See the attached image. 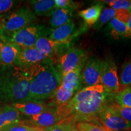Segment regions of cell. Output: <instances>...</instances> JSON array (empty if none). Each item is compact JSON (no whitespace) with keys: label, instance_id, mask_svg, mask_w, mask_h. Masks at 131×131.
Wrapping results in <instances>:
<instances>
[{"label":"cell","instance_id":"1","mask_svg":"<svg viewBox=\"0 0 131 131\" xmlns=\"http://www.w3.org/2000/svg\"><path fill=\"white\" fill-rule=\"evenodd\" d=\"M101 84L85 87L74 95L68 102L56 107L61 117L69 118L77 123H96V118L101 109L107 104L112 96Z\"/></svg>","mask_w":131,"mask_h":131},{"label":"cell","instance_id":"2","mask_svg":"<svg viewBox=\"0 0 131 131\" xmlns=\"http://www.w3.org/2000/svg\"><path fill=\"white\" fill-rule=\"evenodd\" d=\"M35 66H0V100L11 104L29 101V87Z\"/></svg>","mask_w":131,"mask_h":131},{"label":"cell","instance_id":"3","mask_svg":"<svg viewBox=\"0 0 131 131\" xmlns=\"http://www.w3.org/2000/svg\"><path fill=\"white\" fill-rule=\"evenodd\" d=\"M61 80V73L54 62L36 65L29 87V101H44L51 98Z\"/></svg>","mask_w":131,"mask_h":131},{"label":"cell","instance_id":"4","mask_svg":"<svg viewBox=\"0 0 131 131\" xmlns=\"http://www.w3.org/2000/svg\"><path fill=\"white\" fill-rule=\"evenodd\" d=\"M35 19V15L26 6L4 15L0 24V41L7 42L13 34L32 24Z\"/></svg>","mask_w":131,"mask_h":131},{"label":"cell","instance_id":"5","mask_svg":"<svg viewBox=\"0 0 131 131\" xmlns=\"http://www.w3.org/2000/svg\"><path fill=\"white\" fill-rule=\"evenodd\" d=\"M84 66H80L62 77L61 84L51 98V101L48 103L49 105L54 107L63 105L80 91L82 86L81 72Z\"/></svg>","mask_w":131,"mask_h":131},{"label":"cell","instance_id":"6","mask_svg":"<svg viewBox=\"0 0 131 131\" xmlns=\"http://www.w3.org/2000/svg\"><path fill=\"white\" fill-rule=\"evenodd\" d=\"M51 30L45 26L31 24L13 34L7 42L15 44L21 48L34 47L40 37L49 35Z\"/></svg>","mask_w":131,"mask_h":131},{"label":"cell","instance_id":"7","mask_svg":"<svg viewBox=\"0 0 131 131\" xmlns=\"http://www.w3.org/2000/svg\"><path fill=\"white\" fill-rule=\"evenodd\" d=\"M87 60L86 52L77 47H70L58 59L57 67L63 77L80 66L84 65Z\"/></svg>","mask_w":131,"mask_h":131},{"label":"cell","instance_id":"8","mask_svg":"<svg viewBox=\"0 0 131 131\" xmlns=\"http://www.w3.org/2000/svg\"><path fill=\"white\" fill-rule=\"evenodd\" d=\"M109 104V103H108ZM106 104L98 114L96 123L107 131H120L131 128V122H127Z\"/></svg>","mask_w":131,"mask_h":131},{"label":"cell","instance_id":"9","mask_svg":"<svg viewBox=\"0 0 131 131\" xmlns=\"http://www.w3.org/2000/svg\"><path fill=\"white\" fill-rule=\"evenodd\" d=\"M101 85L105 91L111 95L120 91V84L117 73V68L113 60L107 59L103 61L101 74Z\"/></svg>","mask_w":131,"mask_h":131},{"label":"cell","instance_id":"10","mask_svg":"<svg viewBox=\"0 0 131 131\" xmlns=\"http://www.w3.org/2000/svg\"><path fill=\"white\" fill-rule=\"evenodd\" d=\"M54 62L41 52L34 47L21 48L15 65L21 67H30Z\"/></svg>","mask_w":131,"mask_h":131},{"label":"cell","instance_id":"11","mask_svg":"<svg viewBox=\"0 0 131 131\" xmlns=\"http://www.w3.org/2000/svg\"><path fill=\"white\" fill-rule=\"evenodd\" d=\"M103 61L99 58L90 60L85 63L81 72L82 84L86 87L101 84V74Z\"/></svg>","mask_w":131,"mask_h":131},{"label":"cell","instance_id":"12","mask_svg":"<svg viewBox=\"0 0 131 131\" xmlns=\"http://www.w3.org/2000/svg\"><path fill=\"white\" fill-rule=\"evenodd\" d=\"M63 119L56 107H51L37 115L31 117L27 121H22L24 123L33 127L46 129L53 126Z\"/></svg>","mask_w":131,"mask_h":131},{"label":"cell","instance_id":"13","mask_svg":"<svg viewBox=\"0 0 131 131\" xmlns=\"http://www.w3.org/2000/svg\"><path fill=\"white\" fill-rule=\"evenodd\" d=\"M69 45L70 44L52 40L49 37H41L36 42L35 47L54 61L55 57L62 53L66 49H69Z\"/></svg>","mask_w":131,"mask_h":131},{"label":"cell","instance_id":"14","mask_svg":"<svg viewBox=\"0 0 131 131\" xmlns=\"http://www.w3.org/2000/svg\"><path fill=\"white\" fill-rule=\"evenodd\" d=\"M77 35L76 26L74 23L70 21L58 28L52 29L49 38L55 41L70 44Z\"/></svg>","mask_w":131,"mask_h":131},{"label":"cell","instance_id":"15","mask_svg":"<svg viewBox=\"0 0 131 131\" xmlns=\"http://www.w3.org/2000/svg\"><path fill=\"white\" fill-rule=\"evenodd\" d=\"M11 106L17 109L21 114L30 117L37 115L52 107L44 101H35L12 103Z\"/></svg>","mask_w":131,"mask_h":131},{"label":"cell","instance_id":"16","mask_svg":"<svg viewBox=\"0 0 131 131\" xmlns=\"http://www.w3.org/2000/svg\"><path fill=\"white\" fill-rule=\"evenodd\" d=\"M21 47L10 42H3L0 53V66L15 65Z\"/></svg>","mask_w":131,"mask_h":131},{"label":"cell","instance_id":"17","mask_svg":"<svg viewBox=\"0 0 131 131\" xmlns=\"http://www.w3.org/2000/svg\"><path fill=\"white\" fill-rule=\"evenodd\" d=\"M30 4L32 12L38 16H50L57 9L55 0H33Z\"/></svg>","mask_w":131,"mask_h":131},{"label":"cell","instance_id":"18","mask_svg":"<svg viewBox=\"0 0 131 131\" xmlns=\"http://www.w3.org/2000/svg\"><path fill=\"white\" fill-rule=\"evenodd\" d=\"M72 12L61 8H57L50 16L49 24L51 29H55L70 22L72 18Z\"/></svg>","mask_w":131,"mask_h":131},{"label":"cell","instance_id":"19","mask_svg":"<svg viewBox=\"0 0 131 131\" xmlns=\"http://www.w3.org/2000/svg\"><path fill=\"white\" fill-rule=\"evenodd\" d=\"M103 5L98 3L94 6L79 12V15L88 26L95 25L100 15Z\"/></svg>","mask_w":131,"mask_h":131},{"label":"cell","instance_id":"20","mask_svg":"<svg viewBox=\"0 0 131 131\" xmlns=\"http://www.w3.org/2000/svg\"><path fill=\"white\" fill-rule=\"evenodd\" d=\"M21 114L11 105L0 106V120L5 125L21 122Z\"/></svg>","mask_w":131,"mask_h":131},{"label":"cell","instance_id":"21","mask_svg":"<svg viewBox=\"0 0 131 131\" xmlns=\"http://www.w3.org/2000/svg\"><path fill=\"white\" fill-rule=\"evenodd\" d=\"M109 25L111 29V35L115 40L123 36L126 38L131 37V31L127 24L118 21L115 17L110 21Z\"/></svg>","mask_w":131,"mask_h":131},{"label":"cell","instance_id":"22","mask_svg":"<svg viewBox=\"0 0 131 131\" xmlns=\"http://www.w3.org/2000/svg\"><path fill=\"white\" fill-rule=\"evenodd\" d=\"M46 131H78L77 123L73 119L66 118L55 124L53 126L45 129Z\"/></svg>","mask_w":131,"mask_h":131},{"label":"cell","instance_id":"23","mask_svg":"<svg viewBox=\"0 0 131 131\" xmlns=\"http://www.w3.org/2000/svg\"><path fill=\"white\" fill-rule=\"evenodd\" d=\"M112 96L115 103L131 108V86L120 90Z\"/></svg>","mask_w":131,"mask_h":131},{"label":"cell","instance_id":"24","mask_svg":"<svg viewBox=\"0 0 131 131\" xmlns=\"http://www.w3.org/2000/svg\"><path fill=\"white\" fill-rule=\"evenodd\" d=\"M119 84L120 90L131 86V59L123 67Z\"/></svg>","mask_w":131,"mask_h":131},{"label":"cell","instance_id":"25","mask_svg":"<svg viewBox=\"0 0 131 131\" xmlns=\"http://www.w3.org/2000/svg\"><path fill=\"white\" fill-rule=\"evenodd\" d=\"M116 14V10L112 8H106L101 11L98 20L94 25L95 29L98 30L102 27V26L107 23L108 21L114 18Z\"/></svg>","mask_w":131,"mask_h":131},{"label":"cell","instance_id":"26","mask_svg":"<svg viewBox=\"0 0 131 131\" xmlns=\"http://www.w3.org/2000/svg\"><path fill=\"white\" fill-rule=\"evenodd\" d=\"M109 107L117 114L127 122H131V108L119 105L115 101L108 104Z\"/></svg>","mask_w":131,"mask_h":131},{"label":"cell","instance_id":"27","mask_svg":"<svg viewBox=\"0 0 131 131\" xmlns=\"http://www.w3.org/2000/svg\"><path fill=\"white\" fill-rule=\"evenodd\" d=\"M41 129L37 127L27 125L21 121L19 123H14L5 126L0 129V131H37Z\"/></svg>","mask_w":131,"mask_h":131},{"label":"cell","instance_id":"28","mask_svg":"<svg viewBox=\"0 0 131 131\" xmlns=\"http://www.w3.org/2000/svg\"><path fill=\"white\" fill-rule=\"evenodd\" d=\"M102 2L106 3L109 5L112 9L131 10V1L130 0H111V1H103Z\"/></svg>","mask_w":131,"mask_h":131},{"label":"cell","instance_id":"29","mask_svg":"<svg viewBox=\"0 0 131 131\" xmlns=\"http://www.w3.org/2000/svg\"><path fill=\"white\" fill-rule=\"evenodd\" d=\"M78 131H107L99 124L89 122H80L77 123Z\"/></svg>","mask_w":131,"mask_h":131},{"label":"cell","instance_id":"30","mask_svg":"<svg viewBox=\"0 0 131 131\" xmlns=\"http://www.w3.org/2000/svg\"><path fill=\"white\" fill-rule=\"evenodd\" d=\"M55 4L57 8L68 10L72 12L78 7V3L72 0H55Z\"/></svg>","mask_w":131,"mask_h":131},{"label":"cell","instance_id":"31","mask_svg":"<svg viewBox=\"0 0 131 131\" xmlns=\"http://www.w3.org/2000/svg\"><path fill=\"white\" fill-rule=\"evenodd\" d=\"M18 3V1L13 0H0V16L5 15L10 12Z\"/></svg>","mask_w":131,"mask_h":131},{"label":"cell","instance_id":"32","mask_svg":"<svg viewBox=\"0 0 131 131\" xmlns=\"http://www.w3.org/2000/svg\"><path fill=\"white\" fill-rule=\"evenodd\" d=\"M131 11L126 9L116 10V14L115 18L121 22L127 24L130 18Z\"/></svg>","mask_w":131,"mask_h":131},{"label":"cell","instance_id":"33","mask_svg":"<svg viewBox=\"0 0 131 131\" xmlns=\"http://www.w3.org/2000/svg\"><path fill=\"white\" fill-rule=\"evenodd\" d=\"M127 26H128V28L129 29V30L131 31V15H130V19H129V23H127Z\"/></svg>","mask_w":131,"mask_h":131},{"label":"cell","instance_id":"34","mask_svg":"<svg viewBox=\"0 0 131 131\" xmlns=\"http://www.w3.org/2000/svg\"><path fill=\"white\" fill-rule=\"evenodd\" d=\"M120 131H131V128L130 129H126V130H120Z\"/></svg>","mask_w":131,"mask_h":131},{"label":"cell","instance_id":"35","mask_svg":"<svg viewBox=\"0 0 131 131\" xmlns=\"http://www.w3.org/2000/svg\"><path fill=\"white\" fill-rule=\"evenodd\" d=\"M3 16H4V15L0 16V24H1V19H2V18H3Z\"/></svg>","mask_w":131,"mask_h":131},{"label":"cell","instance_id":"36","mask_svg":"<svg viewBox=\"0 0 131 131\" xmlns=\"http://www.w3.org/2000/svg\"><path fill=\"white\" fill-rule=\"evenodd\" d=\"M37 131H46V130H45V129H40V130H37Z\"/></svg>","mask_w":131,"mask_h":131}]
</instances>
